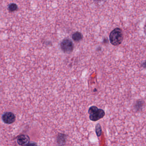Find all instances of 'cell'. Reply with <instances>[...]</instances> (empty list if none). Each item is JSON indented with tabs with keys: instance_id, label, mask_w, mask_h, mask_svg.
Returning a JSON list of instances; mask_svg holds the SVG:
<instances>
[{
	"instance_id": "obj_1",
	"label": "cell",
	"mask_w": 146,
	"mask_h": 146,
	"mask_svg": "<svg viewBox=\"0 0 146 146\" xmlns=\"http://www.w3.org/2000/svg\"><path fill=\"white\" fill-rule=\"evenodd\" d=\"M123 39V33L120 28H116L111 32L109 40L113 46H118L122 43Z\"/></svg>"
},
{
	"instance_id": "obj_2",
	"label": "cell",
	"mask_w": 146,
	"mask_h": 146,
	"mask_svg": "<svg viewBox=\"0 0 146 146\" xmlns=\"http://www.w3.org/2000/svg\"><path fill=\"white\" fill-rule=\"evenodd\" d=\"M88 113L89 114L90 119L93 122H96L103 118L106 114L103 109L99 108L94 106H91L89 108Z\"/></svg>"
},
{
	"instance_id": "obj_3",
	"label": "cell",
	"mask_w": 146,
	"mask_h": 146,
	"mask_svg": "<svg viewBox=\"0 0 146 146\" xmlns=\"http://www.w3.org/2000/svg\"><path fill=\"white\" fill-rule=\"evenodd\" d=\"M60 47L64 52L70 53L74 49V44L70 39L66 38L60 42Z\"/></svg>"
},
{
	"instance_id": "obj_4",
	"label": "cell",
	"mask_w": 146,
	"mask_h": 146,
	"mask_svg": "<svg viewBox=\"0 0 146 146\" xmlns=\"http://www.w3.org/2000/svg\"><path fill=\"white\" fill-rule=\"evenodd\" d=\"M2 120L5 123L10 124L13 123L16 119V117L14 113L11 112H6L3 114L2 117Z\"/></svg>"
},
{
	"instance_id": "obj_5",
	"label": "cell",
	"mask_w": 146,
	"mask_h": 146,
	"mask_svg": "<svg viewBox=\"0 0 146 146\" xmlns=\"http://www.w3.org/2000/svg\"><path fill=\"white\" fill-rule=\"evenodd\" d=\"M29 142V138L28 136L22 135L18 137L17 142L20 145H25L28 144Z\"/></svg>"
},
{
	"instance_id": "obj_6",
	"label": "cell",
	"mask_w": 146,
	"mask_h": 146,
	"mask_svg": "<svg viewBox=\"0 0 146 146\" xmlns=\"http://www.w3.org/2000/svg\"><path fill=\"white\" fill-rule=\"evenodd\" d=\"M72 38L74 41L77 42L82 40L83 36L80 32L77 31L72 35Z\"/></svg>"
},
{
	"instance_id": "obj_7",
	"label": "cell",
	"mask_w": 146,
	"mask_h": 146,
	"mask_svg": "<svg viewBox=\"0 0 146 146\" xmlns=\"http://www.w3.org/2000/svg\"><path fill=\"white\" fill-rule=\"evenodd\" d=\"M66 141V136L63 134H59L57 137V141L60 145H63L65 143Z\"/></svg>"
},
{
	"instance_id": "obj_8",
	"label": "cell",
	"mask_w": 146,
	"mask_h": 146,
	"mask_svg": "<svg viewBox=\"0 0 146 146\" xmlns=\"http://www.w3.org/2000/svg\"><path fill=\"white\" fill-rule=\"evenodd\" d=\"M95 132L96 133V135L98 137H100L101 136L102 134V127L101 126L100 124L97 123L96 125L95 128Z\"/></svg>"
},
{
	"instance_id": "obj_9",
	"label": "cell",
	"mask_w": 146,
	"mask_h": 146,
	"mask_svg": "<svg viewBox=\"0 0 146 146\" xmlns=\"http://www.w3.org/2000/svg\"><path fill=\"white\" fill-rule=\"evenodd\" d=\"M8 9L10 11L13 12L17 10L18 7L16 4L12 3V4H10L9 5Z\"/></svg>"
},
{
	"instance_id": "obj_10",
	"label": "cell",
	"mask_w": 146,
	"mask_h": 146,
	"mask_svg": "<svg viewBox=\"0 0 146 146\" xmlns=\"http://www.w3.org/2000/svg\"><path fill=\"white\" fill-rule=\"evenodd\" d=\"M95 1H102V0H94Z\"/></svg>"
}]
</instances>
